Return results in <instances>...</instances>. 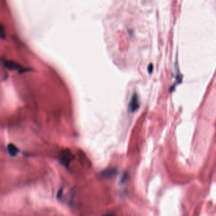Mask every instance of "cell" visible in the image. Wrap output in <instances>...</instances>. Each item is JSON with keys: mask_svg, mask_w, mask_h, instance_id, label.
<instances>
[{"mask_svg": "<svg viewBox=\"0 0 216 216\" xmlns=\"http://www.w3.org/2000/svg\"><path fill=\"white\" fill-rule=\"evenodd\" d=\"M74 159V156L69 149L62 150L58 156V160L60 162L62 166H64L66 168L69 167L70 162H72Z\"/></svg>", "mask_w": 216, "mask_h": 216, "instance_id": "cell-1", "label": "cell"}, {"mask_svg": "<svg viewBox=\"0 0 216 216\" xmlns=\"http://www.w3.org/2000/svg\"><path fill=\"white\" fill-rule=\"evenodd\" d=\"M3 64L5 67L8 70H17L21 72L25 71V69L23 68L22 65L12 60H5L3 61Z\"/></svg>", "mask_w": 216, "mask_h": 216, "instance_id": "cell-2", "label": "cell"}, {"mask_svg": "<svg viewBox=\"0 0 216 216\" xmlns=\"http://www.w3.org/2000/svg\"><path fill=\"white\" fill-rule=\"evenodd\" d=\"M140 107V103L138 100V97H137L136 93L133 94L132 96L130 101L129 103V110L131 112H134L136 111Z\"/></svg>", "mask_w": 216, "mask_h": 216, "instance_id": "cell-3", "label": "cell"}, {"mask_svg": "<svg viewBox=\"0 0 216 216\" xmlns=\"http://www.w3.org/2000/svg\"><path fill=\"white\" fill-rule=\"evenodd\" d=\"M117 174V171L115 169H108L101 172V176L104 178H112L114 177Z\"/></svg>", "mask_w": 216, "mask_h": 216, "instance_id": "cell-4", "label": "cell"}, {"mask_svg": "<svg viewBox=\"0 0 216 216\" xmlns=\"http://www.w3.org/2000/svg\"><path fill=\"white\" fill-rule=\"evenodd\" d=\"M7 149L8 152V154L11 157L16 156L19 152V150L18 149V148L12 143H10L8 144Z\"/></svg>", "mask_w": 216, "mask_h": 216, "instance_id": "cell-5", "label": "cell"}, {"mask_svg": "<svg viewBox=\"0 0 216 216\" xmlns=\"http://www.w3.org/2000/svg\"><path fill=\"white\" fill-rule=\"evenodd\" d=\"M0 36H1V39H4L6 36L5 30L3 24H1V25H0Z\"/></svg>", "mask_w": 216, "mask_h": 216, "instance_id": "cell-6", "label": "cell"}, {"mask_svg": "<svg viewBox=\"0 0 216 216\" xmlns=\"http://www.w3.org/2000/svg\"><path fill=\"white\" fill-rule=\"evenodd\" d=\"M62 194H63V188H60V190H58V193H57V198L58 199H61L62 196Z\"/></svg>", "mask_w": 216, "mask_h": 216, "instance_id": "cell-7", "label": "cell"}, {"mask_svg": "<svg viewBox=\"0 0 216 216\" xmlns=\"http://www.w3.org/2000/svg\"><path fill=\"white\" fill-rule=\"evenodd\" d=\"M153 69H154V67H153V65L152 64H149L148 67V73L151 74L153 71Z\"/></svg>", "mask_w": 216, "mask_h": 216, "instance_id": "cell-8", "label": "cell"}, {"mask_svg": "<svg viewBox=\"0 0 216 216\" xmlns=\"http://www.w3.org/2000/svg\"><path fill=\"white\" fill-rule=\"evenodd\" d=\"M125 179H126V174H124L123 176V178H121V182H124V181H125Z\"/></svg>", "mask_w": 216, "mask_h": 216, "instance_id": "cell-9", "label": "cell"}, {"mask_svg": "<svg viewBox=\"0 0 216 216\" xmlns=\"http://www.w3.org/2000/svg\"><path fill=\"white\" fill-rule=\"evenodd\" d=\"M103 216H115V214L113 213H107L104 214Z\"/></svg>", "mask_w": 216, "mask_h": 216, "instance_id": "cell-10", "label": "cell"}]
</instances>
